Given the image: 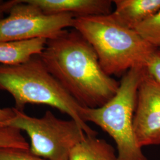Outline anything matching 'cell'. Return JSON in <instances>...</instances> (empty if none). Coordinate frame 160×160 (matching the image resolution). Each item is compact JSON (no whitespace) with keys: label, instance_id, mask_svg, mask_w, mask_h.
<instances>
[{"label":"cell","instance_id":"obj_9","mask_svg":"<svg viewBox=\"0 0 160 160\" xmlns=\"http://www.w3.org/2000/svg\"><path fill=\"white\" fill-rule=\"evenodd\" d=\"M111 14L121 24L135 30L160 10V0H114Z\"/></svg>","mask_w":160,"mask_h":160},{"label":"cell","instance_id":"obj_6","mask_svg":"<svg viewBox=\"0 0 160 160\" xmlns=\"http://www.w3.org/2000/svg\"><path fill=\"white\" fill-rule=\"evenodd\" d=\"M8 13L0 20V41L53 39L72 28L75 18L69 13L46 14L24 0H17Z\"/></svg>","mask_w":160,"mask_h":160},{"label":"cell","instance_id":"obj_1","mask_svg":"<svg viewBox=\"0 0 160 160\" xmlns=\"http://www.w3.org/2000/svg\"><path fill=\"white\" fill-rule=\"evenodd\" d=\"M39 57L63 88L87 108L102 106L113 97L120 82L107 74L90 44L73 29L47 41Z\"/></svg>","mask_w":160,"mask_h":160},{"label":"cell","instance_id":"obj_4","mask_svg":"<svg viewBox=\"0 0 160 160\" xmlns=\"http://www.w3.org/2000/svg\"><path fill=\"white\" fill-rule=\"evenodd\" d=\"M145 69L143 67L129 69L108 102L97 108L84 109L86 122L94 123L113 139L118 149L117 160H149L138 145L133 126L138 87Z\"/></svg>","mask_w":160,"mask_h":160},{"label":"cell","instance_id":"obj_7","mask_svg":"<svg viewBox=\"0 0 160 160\" xmlns=\"http://www.w3.org/2000/svg\"><path fill=\"white\" fill-rule=\"evenodd\" d=\"M138 145H160V82L145 69L138 90L133 120Z\"/></svg>","mask_w":160,"mask_h":160},{"label":"cell","instance_id":"obj_10","mask_svg":"<svg viewBox=\"0 0 160 160\" xmlns=\"http://www.w3.org/2000/svg\"><path fill=\"white\" fill-rule=\"evenodd\" d=\"M48 40L33 39L20 41H0V65H16L39 56Z\"/></svg>","mask_w":160,"mask_h":160},{"label":"cell","instance_id":"obj_14","mask_svg":"<svg viewBox=\"0 0 160 160\" xmlns=\"http://www.w3.org/2000/svg\"><path fill=\"white\" fill-rule=\"evenodd\" d=\"M0 160H47L36 156L29 150L16 148H0Z\"/></svg>","mask_w":160,"mask_h":160},{"label":"cell","instance_id":"obj_16","mask_svg":"<svg viewBox=\"0 0 160 160\" xmlns=\"http://www.w3.org/2000/svg\"><path fill=\"white\" fill-rule=\"evenodd\" d=\"M15 114L14 109L0 108V126L5 125L7 122L11 120Z\"/></svg>","mask_w":160,"mask_h":160},{"label":"cell","instance_id":"obj_2","mask_svg":"<svg viewBox=\"0 0 160 160\" xmlns=\"http://www.w3.org/2000/svg\"><path fill=\"white\" fill-rule=\"evenodd\" d=\"M0 90L12 95L18 110L23 111L27 104L48 105L68 114L87 135L97 137L84 120L85 108L50 73L39 56L16 65H0Z\"/></svg>","mask_w":160,"mask_h":160},{"label":"cell","instance_id":"obj_15","mask_svg":"<svg viewBox=\"0 0 160 160\" xmlns=\"http://www.w3.org/2000/svg\"><path fill=\"white\" fill-rule=\"evenodd\" d=\"M147 71L160 82V49L153 53L145 67Z\"/></svg>","mask_w":160,"mask_h":160},{"label":"cell","instance_id":"obj_8","mask_svg":"<svg viewBox=\"0 0 160 160\" xmlns=\"http://www.w3.org/2000/svg\"><path fill=\"white\" fill-rule=\"evenodd\" d=\"M39 8L46 14H72L75 17L110 14L113 1L110 0H24Z\"/></svg>","mask_w":160,"mask_h":160},{"label":"cell","instance_id":"obj_13","mask_svg":"<svg viewBox=\"0 0 160 160\" xmlns=\"http://www.w3.org/2000/svg\"><path fill=\"white\" fill-rule=\"evenodd\" d=\"M0 148L22 149L29 150L30 145L22 131L10 126H0Z\"/></svg>","mask_w":160,"mask_h":160},{"label":"cell","instance_id":"obj_5","mask_svg":"<svg viewBox=\"0 0 160 160\" xmlns=\"http://www.w3.org/2000/svg\"><path fill=\"white\" fill-rule=\"evenodd\" d=\"M14 109V117L4 126L25 132L30 141V152L44 159L68 160L72 149L87 135L75 120L59 119L50 110L38 118Z\"/></svg>","mask_w":160,"mask_h":160},{"label":"cell","instance_id":"obj_11","mask_svg":"<svg viewBox=\"0 0 160 160\" xmlns=\"http://www.w3.org/2000/svg\"><path fill=\"white\" fill-rule=\"evenodd\" d=\"M68 160H117V155L104 139L86 135L72 149Z\"/></svg>","mask_w":160,"mask_h":160},{"label":"cell","instance_id":"obj_3","mask_svg":"<svg viewBox=\"0 0 160 160\" xmlns=\"http://www.w3.org/2000/svg\"><path fill=\"white\" fill-rule=\"evenodd\" d=\"M72 28L90 44L103 71L110 77L125 74L133 68H145L157 49L111 14L75 17Z\"/></svg>","mask_w":160,"mask_h":160},{"label":"cell","instance_id":"obj_17","mask_svg":"<svg viewBox=\"0 0 160 160\" xmlns=\"http://www.w3.org/2000/svg\"><path fill=\"white\" fill-rule=\"evenodd\" d=\"M17 2V0L2 1L0 0V20L4 18V15L6 12H8L10 9Z\"/></svg>","mask_w":160,"mask_h":160},{"label":"cell","instance_id":"obj_12","mask_svg":"<svg viewBox=\"0 0 160 160\" xmlns=\"http://www.w3.org/2000/svg\"><path fill=\"white\" fill-rule=\"evenodd\" d=\"M135 30L149 44L160 49V10L140 24Z\"/></svg>","mask_w":160,"mask_h":160}]
</instances>
